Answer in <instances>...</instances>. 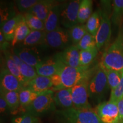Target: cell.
Returning <instances> with one entry per match:
<instances>
[{
    "label": "cell",
    "mask_w": 123,
    "mask_h": 123,
    "mask_svg": "<svg viewBox=\"0 0 123 123\" xmlns=\"http://www.w3.org/2000/svg\"><path fill=\"white\" fill-rule=\"evenodd\" d=\"M93 68L90 67H75L64 66L61 71L51 77L54 92L63 88H71L83 79L91 78Z\"/></svg>",
    "instance_id": "1"
},
{
    "label": "cell",
    "mask_w": 123,
    "mask_h": 123,
    "mask_svg": "<svg viewBox=\"0 0 123 123\" xmlns=\"http://www.w3.org/2000/svg\"><path fill=\"white\" fill-rule=\"evenodd\" d=\"M100 64L108 70L123 71V34L121 29L114 42L104 51Z\"/></svg>",
    "instance_id": "2"
},
{
    "label": "cell",
    "mask_w": 123,
    "mask_h": 123,
    "mask_svg": "<svg viewBox=\"0 0 123 123\" xmlns=\"http://www.w3.org/2000/svg\"><path fill=\"white\" fill-rule=\"evenodd\" d=\"M60 121L63 123H103L95 109L75 108L58 111Z\"/></svg>",
    "instance_id": "3"
},
{
    "label": "cell",
    "mask_w": 123,
    "mask_h": 123,
    "mask_svg": "<svg viewBox=\"0 0 123 123\" xmlns=\"http://www.w3.org/2000/svg\"><path fill=\"white\" fill-rule=\"evenodd\" d=\"M100 25L96 38V47L100 50L110 42L111 37V6L109 1H101Z\"/></svg>",
    "instance_id": "4"
},
{
    "label": "cell",
    "mask_w": 123,
    "mask_h": 123,
    "mask_svg": "<svg viewBox=\"0 0 123 123\" xmlns=\"http://www.w3.org/2000/svg\"><path fill=\"white\" fill-rule=\"evenodd\" d=\"M109 88L104 67L100 63L89 83V95L91 99L100 100Z\"/></svg>",
    "instance_id": "5"
},
{
    "label": "cell",
    "mask_w": 123,
    "mask_h": 123,
    "mask_svg": "<svg viewBox=\"0 0 123 123\" xmlns=\"http://www.w3.org/2000/svg\"><path fill=\"white\" fill-rule=\"evenodd\" d=\"M54 95V92L51 90L40 93L27 108V112L38 117L53 110L55 104Z\"/></svg>",
    "instance_id": "6"
},
{
    "label": "cell",
    "mask_w": 123,
    "mask_h": 123,
    "mask_svg": "<svg viewBox=\"0 0 123 123\" xmlns=\"http://www.w3.org/2000/svg\"><path fill=\"white\" fill-rule=\"evenodd\" d=\"M90 79L91 78L83 79L71 88L73 108L79 109L92 108L88 101L90 98L88 87Z\"/></svg>",
    "instance_id": "7"
},
{
    "label": "cell",
    "mask_w": 123,
    "mask_h": 123,
    "mask_svg": "<svg viewBox=\"0 0 123 123\" xmlns=\"http://www.w3.org/2000/svg\"><path fill=\"white\" fill-rule=\"evenodd\" d=\"M81 1L74 0L64 3L61 14V24L64 29H68L78 24V12Z\"/></svg>",
    "instance_id": "8"
},
{
    "label": "cell",
    "mask_w": 123,
    "mask_h": 123,
    "mask_svg": "<svg viewBox=\"0 0 123 123\" xmlns=\"http://www.w3.org/2000/svg\"><path fill=\"white\" fill-rule=\"evenodd\" d=\"M71 40L67 29L60 26L52 31L46 33L44 44L54 49H66L70 46Z\"/></svg>",
    "instance_id": "9"
},
{
    "label": "cell",
    "mask_w": 123,
    "mask_h": 123,
    "mask_svg": "<svg viewBox=\"0 0 123 123\" xmlns=\"http://www.w3.org/2000/svg\"><path fill=\"white\" fill-rule=\"evenodd\" d=\"M95 110L103 123H119L117 103L110 100L104 101L98 104Z\"/></svg>",
    "instance_id": "10"
},
{
    "label": "cell",
    "mask_w": 123,
    "mask_h": 123,
    "mask_svg": "<svg viewBox=\"0 0 123 123\" xmlns=\"http://www.w3.org/2000/svg\"><path fill=\"white\" fill-rule=\"evenodd\" d=\"M80 51L76 45L71 44L56 54L54 57L61 61L64 66L77 68L81 67Z\"/></svg>",
    "instance_id": "11"
},
{
    "label": "cell",
    "mask_w": 123,
    "mask_h": 123,
    "mask_svg": "<svg viewBox=\"0 0 123 123\" xmlns=\"http://www.w3.org/2000/svg\"><path fill=\"white\" fill-rule=\"evenodd\" d=\"M64 66L61 61L54 56L53 58L42 61L35 68L38 75L51 78L59 73Z\"/></svg>",
    "instance_id": "12"
},
{
    "label": "cell",
    "mask_w": 123,
    "mask_h": 123,
    "mask_svg": "<svg viewBox=\"0 0 123 123\" xmlns=\"http://www.w3.org/2000/svg\"><path fill=\"white\" fill-rule=\"evenodd\" d=\"M21 61L28 65L35 68L42 62L39 52L35 47H25L17 48L13 51Z\"/></svg>",
    "instance_id": "13"
},
{
    "label": "cell",
    "mask_w": 123,
    "mask_h": 123,
    "mask_svg": "<svg viewBox=\"0 0 123 123\" xmlns=\"http://www.w3.org/2000/svg\"><path fill=\"white\" fill-rule=\"evenodd\" d=\"M0 75L1 88L9 91L19 92L25 87L22 82L12 74L6 68L1 69Z\"/></svg>",
    "instance_id": "14"
},
{
    "label": "cell",
    "mask_w": 123,
    "mask_h": 123,
    "mask_svg": "<svg viewBox=\"0 0 123 123\" xmlns=\"http://www.w3.org/2000/svg\"><path fill=\"white\" fill-rule=\"evenodd\" d=\"M64 4L58 2L51 9L46 19L44 21V31L46 33L52 31L60 27L61 14Z\"/></svg>",
    "instance_id": "15"
},
{
    "label": "cell",
    "mask_w": 123,
    "mask_h": 123,
    "mask_svg": "<svg viewBox=\"0 0 123 123\" xmlns=\"http://www.w3.org/2000/svg\"><path fill=\"white\" fill-rule=\"evenodd\" d=\"M58 2L54 0H39L27 13L35 15L42 21H44L53 7Z\"/></svg>",
    "instance_id": "16"
},
{
    "label": "cell",
    "mask_w": 123,
    "mask_h": 123,
    "mask_svg": "<svg viewBox=\"0 0 123 123\" xmlns=\"http://www.w3.org/2000/svg\"><path fill=\"white\" fill-rule=\"evenodd\" d=\"M25 87L40 94L46 91L51 90L53 87L51 78L38 75L34 79L29 81Z\"/></svg>",
    "instance_id": "17"
},
{
    "label": "cell",
    "mask_w": 123,
    "mask_h": 123,
    "mask_svg": "<svg viewBox=\"0 0 123 123\" xmlns=\"http://www.w3.org/2000/svg\"><path fill=\"white\" fill-rule=\"evenodd\" d=\"M71 88H63L54 92L55 104L63 110L74 107L72 99Z\"/></svg>",
    "instance_id": "18"
},
{
    "label": "cell",
    "mask_w": 123,
    "mask_h": 123,
    "mask_svg": "<svg viewBox=\"0 0 123 123\" xmlns=\"http://www.w3.org/2000/svg\"><path fill=\"white\" fill-rule=\"evenodd\" d=\"M24 18V14H19L9 19L1 26V31L7 42H12L13 41L17 27Z\"/></svg>",
    "instance_id": "19"
},
{
    "label": "cell",
    "mask_w": 123,
    "mask_h": 123,
    "mask_svg": "<svg viewBox=\"0 0 123 123\" xmlns=\"http://www.w3.org/2000/svg\"><path fill=\"white\" fill-rule=\"evenodd\" d=\"M11 54L13 60L19 67L20 72H21V75H22L25 81H26V85L29 81L34 79L35 77L38 75L36 70L34 67L29 66L22 62L17 55L13 52L11 53Z\"/></svg>",
    "instance_id": "20"
},
{
    "label": "cell",
    "mask_w": 123,
    "mask_h": 123,
    "mask_svg": "<svg viewBox=\"0 0 123 123\" xmlns=\"http://www.w3.org/2000/svg\"><path fill=\"white\" fill-rule=\"evenodd\" d=\"M46 34L44 30H31L22 42V45L25 47H35L39 44H44Z\"/></svg>",
    "instance_id": "21"
},
{
    "label": "cell",
    "mask_w": 123,
    "mask_h": 123,
    "mask_svg": "<svg viewBox=\"0 0 123 123\" xmlns=\"http://www.w3.org/2000/svg\"><path fill=\"white\" fill-rule=\"evenodd\" d=\"M111 20L115 26H121L123 22V0L113 1Z\"/></svg>",
    "instance_id": "22"
},
{
    "label": "cell",
    "mask_w": 123,
    "mask_h": 123,
    "mask_svg": "<svg viewBox=\"0 0 123 123\" xmlns=\"http://www.w3.org/2000/svg\"><path fill=\"white\" fill-rule=\"evenodd\" d=\"M92 4L91 0H81L78 12V24H84L87 22L92 14Z\"/></svg>",
    "instance_id": "23"
},
{
    "label": "cell",
    "mask_w": 123,
    "mask_h": 123,
    "mask_svg": "<svg viewBox=\"0 0 123 123\" xmlns=\"http://www.w3.org/2000/svg\"><path fill=\"white\" fill-rule=\"evenodd\" d=\"M4 54L7 70L12 74H13L14 76L17 77L22 82V83L24 84L25 87L26 84V81H25L22 75H21L19 67H18V66L14 61L13 58H12L11 53L9 52V51L6 50L4 51Z\"/></svg>",
    "instance_id": "24"
},
{
    "label": "cell",
    "mask_w": 123,
    "mask_h": 123,
    "mask_svg": "<svg viewBox=\"0 0 123 123\" xmlns=\"http://www.w3.org/2000/svg\"><path fill=\"white\" fill-rule=\"evenodd\" d=\"M1 94L4 96L11 112L15 111L20 107L19 92L9 91L1 88Z\"/></svg>",
    "instance_id": "25"
},
{
    "label": "cell",
    "mask_w": 123,
    "mask_h": 123,
    "mask_svg": "<svg viewBox=\"0 0 123 123\" xmlns=\"http://www.w3.org/2000/svg\"><path fill=\"white\" fill-rule=\"evenodd\" d=\"M30 29L29 28L26 23L25 17L19 24H18L16 30H15L14 37L13 41H12V45L14 46L15 44L18 43L23 42L26 38L27 37V35L31 31Z\"/></svg>",
    "instance_id": "26"
},
{
    "label": "cell",
    "mask_w": 123,
    "mask_h": 123,
    "mask_svg": "<svg viewBox=\"0 0 123 123\" xmlns=\"http://www.w3.org/2000/svg\"><path fill=\"white\" fill-rule=\"evenodd\" d=\"M71 42L73 45H77L83 37L87 34V29L85 25L78 24L68 29Z\"/></svg>",
    "instance_id": "27"
},
{
    "label": "cell",
    "mask_w": 123,
    "mask_h": 123,
    "mask_svg": "<svg viewBox=\"0 0 123 123\" xmlns=\"http://www.w3.org/2000/svg\"><path fill=\"white\" fill-rule=\"evenodd\" d=\"M39 95L30 89L24 87L19 91L20 107L26 109Z\"/></svg>",
    "instance_id": "28"
},
{
    "label": "cell",
    "mask_w": 123,
    "mask_h": 123,
    "mask_svg": "<svg viewBox=\"0 0 123 123\" xmlns=\"http://www.w3.org/2000/svg\"><path fill=\"white\" fill-rule=\"evenodd\" d=\"M99 50L97 47L80 51V62L81 67H90L96 58Z\"/></svg>",
    "instance_id": "29"
},
{
    "label": "cell",
    "mask_w": 123,
    "mask_h": 123,
    "mask_svg": "<svg viewBox=\"0 0 123 123\" xmlns=\"http://www.w3.org/2000/svg\"><path fill=\"white\" fill-rule=\"evenodd\" d=\"M100 25V10H96L91 15L86 22V29L87 32L91 34L96 36Z\"/></svg>",
    "instance_id": "30"
},
{
    "label": "cell",
    "mask_w": 123,
    "mask_h": 123,
    "mask_svg": "<svg viewBox=\"0 0 123 123\" xmlns=\"http://www.w3.org/2000/svg\"><path fill=\"white\" fill-rule=\"evenodd\" d=\"M26 23L31 30H44V21L29 13L24 14Z\"/></svg>",
    "instance_id": "31"
},
{
    "label": "cell",
    "mask_w": 123,
    "mask_h": 123,
    "mask_svg": "<svg viewBox=\"0 0 123 123\" xmlns=\"http://www.w3.org/2000/svg\"><path fill=\"white\" fill-rule=\"evenodd\" d=\"M109 88L112 90L120 84L122 77V72L105 68Z\"/></svg>",
    "instance_id": "32"
},
{
    "label": "cell",
    "mask_w": 123,
    "mask_h": 123,
    "mask_svg": "<svg viewBox=\"0 0 123 123\" xmlns=\"http://www.w3.org/2000/svg\"><path fill=\"white\" fill-rule=\"evenodd\" d=\"M76 46L80 51L87 50L96 47V38L93 35L87 33Z\"/></svg>",
    "instance_id": "33"
},
{
    "label": "cell",
    "mask_w": 123,
    "mask_h": 123,
    "mask_svg": "<svg viewBox=\"0 0 123 123\" xmlns=\"http://www.w3.org/2000/svg\"><path fill=\"white\" fill-rule=\"evenodd\" d=\"M12 123H39V119L28 112L21 116L14 117Z\"/></svg>",
    "instance_id": "34"
},
{
    "label": "cell",
    "mask_w": 123,
    "mask_h": 123,
    "mask_svg": "<svg viewBox=\"0 0 123 123\" xmlns=\"http://www.w3.org/2000/svg\"><path fill=\"white\" fill-rule=\"evenodd\" d=\"M39 0H17L15 1L18 10L21 13H27Z\"/></svg>",
    "instance_id": "35"
},
{
    "label": "cell",
    "mask_w": 123,
    "mask_h": 123,
    "mask_svg": "<svg viewBox=\"0 0 123 123\" xmlns=\"http://www.w3.org/2000/svg\"><path fill=\"white\" fill-rule=\"evenodd\" d=\"M123 98V74L122 73L121 81L120 84L113 90H111L109 100L117 103Z\"/></svg>",
    "instance_id": "36"
},
{
    "label": "cell",
    "mask_w": 123,
    "mask_h": 123,
    "mask_svg": "<svg viewBox=\"0 0 123 123\" xmlns=\"http://www.w3.org/2000/svg\"><path fill=\"white\" fill-rule=\"evenodd\" d=\"M0 45H1V49L4 52L7 50V48L9 46V42H7L5 39L1 31H0Z\"/></svg>",
    "instance_id": "37"
},
{
    "label": "cell",
    "mask_w": 123,
    "mask_h": 123,
    "mask_svg": "<svg viewBox=\"0 0 123 123\" xmlns=\"http://www.w3.org/2000/svg\"><path fill=\"white\" fill-rule=\"evenodd\" d=\"M119 111V123H123V98L117 102Z\"/></svg>",
    "instance_id": "38"
},
{
    "label": "cell",
    "mask_w": 123,
    "mask_h": 123,
    "mask_svg": "<svg viewBox=\"0 0 123 123\" xmlns=\"http://www.w3.org/2000/svg\"><path fill=\"white\" fill-rule=\"evenodd\" d=\"M7 109H9V107L6 101L4 96L1 94V95H0V110H1V113H4L7 110Z\"/></svg>",
    "instance_id": "39"
},
{
    "label": "cell",
    "mask_w": 123,
    "mask_h": 123,
    "mask_svg": "<svg viewBox=\"0 0 123 123\" xmlns=\"http://www.w3.org/2000/svg\"><path fill=\"white\" fill-rule=\"evenodd\" d=\"M121 31H122V33H123V27H121Z\"/></svg>",
    "instance_id": "40"
},
{
    "label": "cell",
    "mask_w": 123,
    "mask_h": 123,
    "mask_svg": "<svg viewBox=\"0 0 123 123\" xmlns=\"http://www.w3.org/2000/svg\"><path fill=\"white\" fill-rule=\"evenodd\" d=\"M122 73H123V71H122Z\"/></svg>",
    "instance_id": "41"
}]
</instances>
